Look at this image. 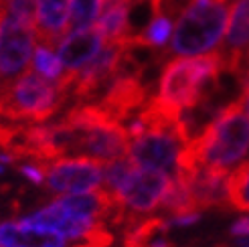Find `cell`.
<instances>
[{
	"label": "cell",
	"instance_id": "1",
	"mask_svg": "<svg viewBox=\"0 0 249 247\" xmlns=\"http://www.w3.org/2000/svg\"><path fill=\"white\" fill-rule=\"evenodd\" d=\"M249 154V118L237 104L219 109L198 136L184 148L178 162V172L195 166L231 172L235 164ZM177 172V175H178Z\"/></svg>",
	"mask_w": 249,
	"mask_h": 247
},
{
	"label": "cell",
	"instance_id": "2",
	"mask_svg": "<svg viewBox=\"0 0 249 247\" xmlns=\"http://www.w3.org/2000/svg\"><path fill=\"white\" fill-rule=\"evenodd\" d=\"M223 73V59L217 53L201 57H178L164 65L154 100L172 112H191L205 106L215 93L217 79Z\"/></svg>",
	"mask_w": 249,
	"mask_h": 247
},
{
	"label": "cell",
	"instance_id": "3",
	"mask_svg": "<svg viewBox=\"0 0 249 247\" xmlns=\"http://www.w3.org/2000/svg\"><path fill=\"white\" fill-rule=\"evenodd\" d=\"M69 100V88L27 71L0 88V120L35 126L51 120Z\"/></svg>",
	"mask_w": 249,
	"mask_h": 247
},
{
	"label": "cell",
	"instance_id": "4",
	"mask_svg": "<svg viewBox=\"0 0 249 247\" xmlns=\"http://www.w3.org/2000/svg\"><path fill=\"white\" fill-rule=\"evenodd\" d=\"M229 0H189L178 12L166 55H207L221 45L227 27Z\"/></svg>",
	"mask_w": 249,
	"mask_h": 247
},
{
	"label": "cell",
	"instance_id": "5",
	"mask_svg": "<svg viewBox=\"0 0 249 247\" xmlns=\"http://www.w3.org/2000/svg\"><path fill=\"white\" fill-rule=\"evenodd\" d=\"M75 134V152L97 162L128 156L130 136L124 124L107 116L97 104H79L65 114Z\"/></svg>",
	"mask_w": 249,
	"mask_h": 247
},
{
	"label": "cell",
	"instance_id": "6",
	"mask_svg": "<svg viewBox=\"0 0 249 247\" xmlns=\"http://www.w3.org/2000/svg\"><path fill=\"white\" fill-rule=\"evenodd\" d=\"M130 39L120 43H106V47L99 49V53L89 63L75 73L69 88V97L75 100V106L91 104V102L95 104L102 97V93L107 89V85L120 73L124 55L130 49Z\"/></svg>",
	"mask_w": 249,
	"mask_h": 247
},
{
	"label": "cell",
	"instance_id": "7",
	"mask_svg": "<svg viewBox=\"0 0 249 247\" xmlns=\"http://www.w3.org/2000/svg\"><path fill=\"white\" fill-rule=\"evenodd\" d=\"M168 187H170V176L156 170L136 166L134 172L126 178V182L114 194L109 193L120 205L124 215H126L124 227L134 219H140L148 213L156 211Z\"/></svg>",
	"mask_w": 249,
	"mask_h": 247
},
{
	"label": "cell",
	"instance_id": "8",
	"mask_svg": "<svg viewBox=\"0 0 249 247\" xmlns=\"http://www.w3.org/2000/svg\"><path fill=\"white\" fill-rule=\"evenodd\" d=\"M35 51V29L0 15V81H15L29 67ZM0 85V88H2Z\"/></svg>",
	"mask_w": 249,
	"mask_h": 247
},
{
	"label": "cell",
	"instance_id": "9",
	"mask_svg": "<svg viewBox=\"0 0 249 247\" xmlns=\"http://www.w3.org/2000/svg\"><path fill=\"white\" fill-rule=\"evenodd\" d=\"M45 184L51 193H87L102 184V164L93 158H59L43 166Z\"/></svg>",
	"mask_w": 249,
	"mask_h": 247
},
{
	"label": "cell",
	"instance_id": "10",
	"mask_svg": "<svg viewBox=\"0 0 249 247\" xmlns=\"http://www.w3.org/2000/svg\"><path fill=\"white\" fill-rule=\"evenodd\" d=\"M227 175L229 172L195 166L191 170L178 172L177 178L184 180L195 209L198 213L205 209H229L227 203Z\"/></svg>",
	"mask_w": 249,
	"mask_h": 247
},
{
	"label": "cell",
	"instance_id": "11",
	"mask_svg": "<svg viewBox=\"0 0 249 247\" xmlns=\"http://www.w3.org/2000/svg\"><path fill=\"white\" fill-rule=\"evenodd\" d=\"M219 55L223 59V73H233V75L241 59L249 55V0H233L225 45Z\"/></svg>",
	"mask_w": 249,
	"mask_h": 247
},
{
	"label": "cell",
	"instance_id": "12",
	"mask_svg": "<svg viewBox=\"0 0 249 247\" xmlns=\"http://www.w3.org/2000/svg\"><path fill=\"white\" fill-rule=\"evenodd\" d=\"M102 45H104V39L95 27L83 29V31H73L67 36H63L61 43L57 45L59 47L57 57L61 61V65L65 67L63 71L75 75L79 69H83L99 53Z\"/></svg>",
	"mask_w": 249,
	"mask_h": 247
},
{
	"label": "cell",
	"instance_id": "13",
	"mask_svg": "<svg viewBox=\"0 0 249 247\" xmlns=\"http://www.w3.org/2000/svg\"><path fill=\"white\" fill-rule=\"evenodd\" d=\"M0 247H69L65 235L22 221L0 223Z\"/></svg>",
	"mask_w": 249,
	"mask_h": 247
},
{
	"label": "cell",
	"instance_id": "14",
	"mask_svg": "<svg viewBox=\"0 0 249 247\" xmlns=\"http://www.w3.org/2000/svg\"><path fill=\"white\" fill-rule=\"evenodd\" d=\"M69 0H36L35 35L41 45L55 47L67 33Z\"/></svg>",
	"mask_w": 249,
	"mask_h": 247
},
{
	"label": "cell",
	"instance_id": "15",
	"mask_svg": "<svg viewBox=\"0 0 249 247\" xmlns=\"http://www.w3.org/2000/svg\"><path fill=\"white\" fill-rule=\"evenodd\" d=\"M168 229L170 223L164 215L134 219L124 227V247H174Z\"/></svg>",
	"mask_w": 249,
	"mask_h": 247
},
{
	"label": "cell",
	"instance_id": "16",
	"mask_svg": "<svg viewBox=\"0 0 249 247\" xmlns=\"http://www.w3.org/2000/svg\"><path fill=\"white\" fill-rule=\"evenodd\" d=\"M227 203L229 209L249 213V162H241L227 175Z\"/></svg>",
	"mask_w": 249,
	"mask_h": 247
},
{
	"label": "cell",
	"instance_id": "17",
	"mask_svg": "<svg viewBox=\"0 0 249 247\" xmlns=\"http://www.w3.org/2000/svg\"><path fill=\"white\" fill-rule=\"evenodd\" d=\"M170 33H172V18L166 15H154L152 22L140 35H132V43L134 47L160 49L168 43Z\"/></svg>",
	"mask_w": 249,
	"mask_h": 247
},
{
	"label": "cell",
	"instance_id": "18",
	"mask_svg": "<svg viewBox=\"0 0 249 247\" xmlns=\"http://www.w3.org/2000/svg\"><path fill=\"white\" fill-rule=\"evenodd\" d=\"M102 0H69V24L67 31L91 29L97 22Z\"/></svg>",
	"mask_w": 249,
	"mask_h": 247
},
{
	"label": "cell",
	"instance_id": "19",
	"mask_svg": "<svg viewBox=\"0 0 249 247\" xmlns=\"http://www.w3.org/2000/svg\"><path fill=\"white\" fill-rule=\"evenodd\" d=\"M33 67L35 73H39L41 77L49 79V81H59L63 77V65H61L59 57L53 53L51 47L47 45H36L33 51Z\"/></svg>",
	"mask_w": 249,
	"mask_h": 247
},
{
	"label": "cell",
	"instance_id": "20",
	"mask_svg": "<svg viewBox=\"0 0 249 247\" xmlns=\"http://www.w3.org/2000/svg\"><path fill=\"white\" fill-rule=\"evenodd\" d=\"M43 166L41 164H33V162H20L18 164V172L24 178H29L33 184H41V182H45V170H43Z\"/></svg>",
	"mask_w": 249,
	"mask_h": 247
},
{
	"label": "cell",
	"instance_id": "21",
	"mask_svg": "<svg viewBox=\"0 0 249 247\" xmlns=\"http://www.w3.org/2000/svg\"><path fill=\"white\" fill-rule=\"evenodd\" d=\"M170 227H186L201 221V213H184V215H177V217H166Z\"/></svg>",
	"mask_w": 249,
	"mask_h": 247
},
{
	"label": "cell",
	"instance_id": "22",
	"mask_svg": "<svg viewBox=\"0 0 249 247\" xmlns=\"http://www.w3.org/2000/svg\"><path fill=\"white\" fill-rule=\"evenodd\" d=\"M229 231H231V235H235V237H249V217H239L231 225Z\"/></svg>",
	"mask_w": 249,
	"mask_h": 247
},
{
	"label": "cell",
	"instance_id": "23",
	"mask_svg": "<svg viewBox=\"0 0 249 247\" xmlns=\"http://www.w3.org/2000/svg\"><path fill=\"white\" fill-rule=\"evenodd\" d=\"M235 104H237L241 112L249 118V85H245V88H243V91H241V95H239V100L235 102Z\"/></svg>",
	"mask_w": 249,
	"mask_h": 247
},
{
	"label": "cell",
	"instance_id": "24",
	"mask_svg": "<svg viewBox=\"0 0 249 247\" xmlns=\"http://www.w3.org/2000/svg\"><path fill=\"white\" fill-rule=\"evenodd\" d=\"M239 81H241V83H243V88H245V85H249V71H247V73H245V75H243V77H241V79H239Z\"/></svg>",
	"mask_w": 249,
	"mask_h": 247
},
{
	"label": "cell",
	"instance_id": "25",
	"mask_svg": "<svg viewBox=\"0 0 249 247\" xmlns=\"http://www.w3.org/2000/svg\"><path fill=\"white\" fill-rule=\"evenodd\" d=\"M2 172H4V166H2V164H0V175H2Z\"/></svg>",
	"mask_w": 249,
	"mask_h": 247
},
{
	"label": "cell",
	"instance_id": "26",
	"mask_svg": "<svg viewBox=\"0 0 249 247\" xmlns=\"http://www.w3.org/2000/svg\"><path fill=\"white\" fill-rule=\"evenodd\" d=\"M243 247H249V245H243Z\"/></svg>",
	"mask_w": 249,
	"mask_h": 247
}]
</instances>
